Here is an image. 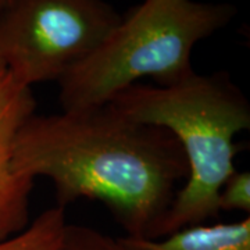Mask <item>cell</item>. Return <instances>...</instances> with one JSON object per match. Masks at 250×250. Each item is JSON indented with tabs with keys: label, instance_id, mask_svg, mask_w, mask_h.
I'll return each instance as SVG.
<instances>
[{
	"label": "cell",
	"instance_id": "cell-1",
	"mask_svg": "<svg viewBox=\"0 0 250 250\" xmlns=\"http://www.w3.org/2000/svg\"><path fill=\"white\" fill-rule=\"evenodd\" d=\"M14 167L29 179L46 177L59 207L81 197L107 206L131 239H152L188 177V161L167 128L102 106L32 114L21 126Z\"/></svg>",
	"mask_w": 250,
	"mask_h": 250
},
{
	"label": "cell",
	"instance_id": "cell-2",
	"mask_svg": "<svg viewBox=\"0 0 250 250\" xmlns=\"http://www.w3.org/2000/svg\"><path fill=\"white\" fill-rule=\"evenodd\" d=\"M125 116L167 128L188 161L179 189L152 239L218 215V193L235 172V136L249 129L250 104L225 72L197 75L171 86L134 83L110 100Z\"/></svg>",
	"mask_w": 250,
	"mask_h": 250
},
{
	"label": "cell",
	"instance_id": "cell-3",
	"mask_svg": "<svg viewBox=\"0 0 250 250\" xmlns=\"http://www.w3.org/2000/svg\"><path fill=\"white\" fill-rule=\"evenodd\" d=\"M233 16L235 7L229 4L145 0L59 81L62 111L106 104L145 77L157 86L187 80L195 74L190 62L195 45Z\"/></svg>",
	"mask_w": 250,
	"mask_h": 250
},
{
	"label": "cell",
	"instance_id": "cell-4",
	"mask_svg": "<svg viewBox=\"0 0 250 250\" xmlns=\"http://www.w3.org/2000/svg\"><path fill=\"white\" fill-rule=\"evenodd\" d=\"M120 21L104 0H11L0 13V62L28 88L59 82Z\"/></svg>",
	"mask_w": 250,
	"mask_h": 250
},
{
	"label": "cell",
	"instance_id": "cell-5",
	"mask_svg": "<svg viewBox=\"0 0 250 250\" xmlns=\"http://www.w3.org/2000/svg\"><path fill=\"white\" fill-rule=\"evenodd\" d=\"M32 89L20 83L0 62V241L21 232L29 221V195L34 181L14 167L16 139L35 114Z\"/></svg>",
	"mask_w": 250,
	"mask_h": 250
},
{
	"label": "cell",
	"instance_id": "cell-6",
	"mask_svg": "<svg viewBox=\"0 0 250 250\" xmlns=\"http://www.w3.org/2000/svg\"><path fill=\"white\" fill-rule=\"evenodd\" d=\"M138 250H250V218L214 225H193L160 239H131Z\"/></svg>",
	"mask_w": 250,
	"mask_h": 250
},
{
	"label": "cell",
	"instance_id": "cell-7",
	"mask_svg": "<svg viewBox=\"0 0 250 250\" xmlns=\"http://www.w3.org/2000/svg\"><path fill=\"white\" fill-rule=\"evenodd\" d=\"M67 224L65 208L54 206L42 211L21 232L0 241V250H60Z\"/></svg>",
	"mask_w": 250,
	"mask_h": 250
},
{
	"label": "cell",
	"instance_id": "cell-8",
	"mask_svg": "<svg viewBox=\"0 0 250 250\" xmlns=\"http://www.w3.org/2000/svg\"><path fill=\"white\" fill-rule=\"evenodd\" d=\"M60 250H138L124 238H113L107 233L85 225L67 224Z\"/></svg>",
	"mask_w": 250,
	"mask_h": 250
},
{
	"label": "cell",
	"instance_id": "cell-9",
	"mask_svg": "<svg viewBox=\"0 0 250 250\" xmlns=\"http://www.w3.org/2000/svg\"><path fill=\"white\" fill-rule=\"evenodd\" d=\"M218 210H241L250 213V174L249 171H235L224 182L218 193Z\"/></svg>",
	"mask_w": 250,
	"mask_h": 250
},
{
	"label": "cell",
	"instance_id": "cell-10",
	"mask_svg": "<svg viewBox=\"0 0 250 250\" xmlns=\"http://www.w3.org/2000/svg\"><path fill=\"white\" fill-rule=\"evenodd\" d=\"M10 1H11V0H0V13L9 6Z\"/></svg>",
	"mask_w": 250,
	"mask_h": 250
}]
</instances>
